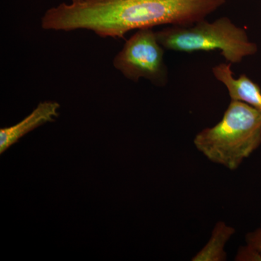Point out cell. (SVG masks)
Listing matches in <instances>:
<instances>
[{
    "label": "cell",
    "instance_id": "9c48e42d",
    "mask_svg": "<svg viewBox=\"0 0 261 261\" xmlns=\"http://www.w3.org/2000/svg\"><path fill=\"white\" fill-rule=\"evenodd\" d=\"M245 241L247 245L255 249L261 255V224L256 229L247 233Z\"/></svg>",
    "mask_w": 261,
    "mask_h": 261
},
{
    "label": "cell",
    "instance_id": "52a82bcc",
    "mask_svg": "<svg viewBox=\"0 0 261 261\" xmlns=\"http://www.w3.org/2000/svg\"><path fill=\"white\" fill-rule=\"evenodd\" d=\"M235 232L236 230L232 226L226 224L224 221H219L215 225L208 242L192 257V260H226L225 247Z\"/></svg>",
    "mask_w": 261,
    "mask_h": 261
},
{
    "label": "cell",
    "instance_id": "ba28073f",
    "mask_svg": "<svg viewBox=\"0 0 261 261\" xmlns=\"http://www.w3.org/2000/svg\"><path fill=\"white\" fill-rule=\"evenodd\" d=\"M235 260L238 261L261 260V255L255 249L246 244L245 246L239 249Z\"/></svg>",
    "mask_w": 261,
    "mask_h": 261
},
{
    "label": "cell",
    "instance_id": "3957f363",
    "mask_svg": "<svg viewBox=\"0 0 261 261\" xmlns=\"http://www.w3.org/2000/svg\"><path fill=\"white\" fill-rule=\"evenodd\" d=\"M155 33L165 49L187 53L220 50L231 64L241 63L257 51V44L250 40L245 29L235 25L227 17L212 23L204 19L188 27L168 25Z\"/></svg>",
    "mask_w": 261,
    "mask_h": 261
},
{
    "label": "cell",
    "instance_id": "7a4b0ae2",
    "mask_svg": "<svg viewBox=\"0 0 261 261\" xmlns=\"http://www.w3.org/2000/svg\"><path fill=\"white\" fill-rule=\"evenodd\" d=\"M193 142L211 162L235 171L261 145V114L247 103L231 99L221 121L200 130Z\"/></svg>",
    "mask_w": 261,
    "mask_h": 261
},
{
    "label": "cell",
    "instance_id": "6da1fadb",
    "mask_svg": "<svg viewBox=\"0 0 261 261\" xmlns=\"http://www.w3.org/2000/svg\"><path fill=\"white\" fill-rule=\"evenodd\" d=\"M225 3L226 0H70L49 8L41 27L56 32L84 29L99 37L122 39L130 31L193 25Z\"/></svg>",
    "mask_w": 261,
    "mask_h": 261
},
{
    "label": "cell",
    "instance_id": "8992f818",
    "mask_svg": "<svg viewBox=\"0 0 261 261\" xmlns=\"http://www.w3.org/2000/svg\"><path fill=\"white\" fill-rule=\"evenodd\" d=\"M212 73L215 78L226 87L231 99L247 103L261 114V89L258 84L245 74L235 79L231 63L215 65Z\"/></svg>",
    "mask_w": 261,
    "mask_h": 261
},
{
    "label": "cell",
    "instance_id": "5b68a950",
    "mask_svg": "<svg viewBox=\"0 0 261 261\" xmlns=\"http://www.w3.org/2000/svg\"><path fill=\"white\" fill-rule=\"evenodd\" d=\"M60 104L55 101L39 102L28 116L17 124L0 130V152L3 153L24 135L43 124L54 121L59 116Z\"/></svg>",
    "mask_w": 261,
    "mask_h": 261
},
{
    "label": "cell",
    "instance_id": "277c9868",
    "mask_svg": "<svg viewBox=\"0 0 261 261\" xmlns=\"http://www.w3.org/2000/svg\"><path fill=\"white\" fill-rule=\"evenodd\" d=\"M164 51L153 29H139L114 57L113 66L127 80L137 83L140 79H145L163 87L168 82Z\"/></svg>",
    "mask_w": 261,
    "mask_h": 261
}]
</instances>
